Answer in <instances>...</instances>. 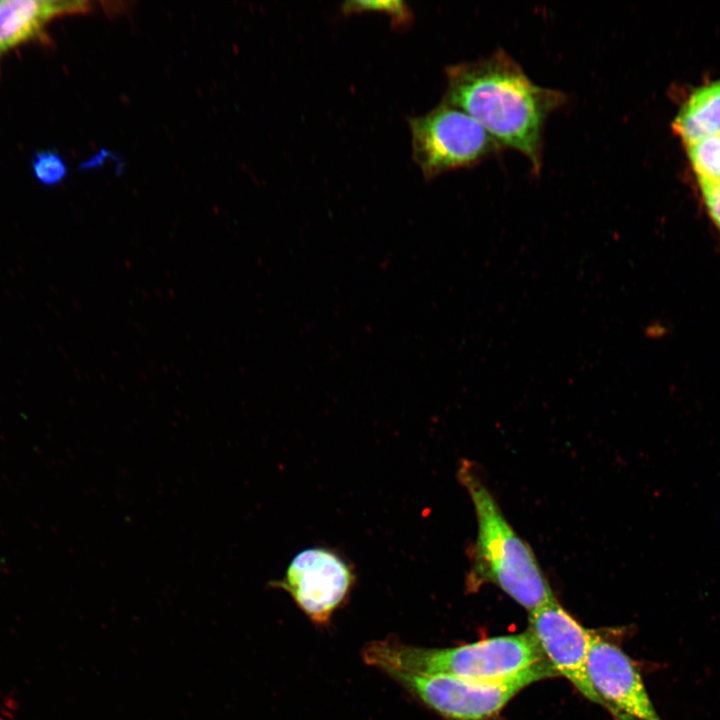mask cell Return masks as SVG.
I'll use <instances>...</instances> for the list:
<instances>
[{
	"label": "cell",
	"mask_w": 720,
	"mask_h": 720,
	"mask_svg": "<svg viewBox=\"0 0 720 720\" xmlns=\"http://www.w3.org/2000/svg\"><path fill=\"white\" fill-rule=\"evenodd\" d=\"M443 101L474 118L501 146L522 153L538 174L549 115L566 103L562 91L534 83L504 50L446 68Z\"/></svg>",
	"instance_id": "cell-1"
},
{
	"label": "cell",
	"mask_w": 720,
	"mask_h": 720,
	"mask_svg": "<svg viewBox=\"0 0 720 720\" xmlns=\"http://www.w3.org/2000/svg\"><path fill=\"white\" fill-rule=\"evenodd\" d=\"M457 478L477 521L468 585L494 584L529 613L555 600L532 549L509 524L471 462L459 465Z\"/></svg>",
	"instance_id": "cell-2"
},
{
	"label": "cell",
	"mask_w": 720,
	"mask_h": 720,
	"mask_svg": "<svg viewBox=\"0 0 720 720\" xmlns=\"http://www.w3.org/2000/svg\"><path fill=\"white\" fill-rule=\"evenodd\" d=\"M362 658L383 672L446 674L475 681L502 680L546 659L531 631L449 648L378 640L364 647Z\"/></svg>",
	"instance_id": "cell-3"
},
{
	"label": "cell",
	"mask_w": 720,
	"mask_h": 720,
	"mask_svg": "<svg viewBox=\"0 0 720 720\" xmlns=\"http://www.w3.org/2000/svg\"><path fill=\"white\" fill-rule=\"evenodd\" d=\"M410 695L447 720H485L497 714L521 689L554 677L545 659L508 678L475 681L446 674L384 672Z\"/></svg>",
	"instance_id": "cell-4"
},
{
	"label": "cell",
	"mask_w": 720,
	"mask_h": 720,
	"mask_svg": "<svg viewBox=\"0 0 720 720\" xmlns=\"http://www.w3.org/2000/svg\"><path fill=\"white\" fill-rule=\"evenodd\" d=\"M408 123L413 159L426 179L473 166L502 148L469 114L444 102Z\"/></svg>",
	"instance_id": "cell-5"
},
{
	"label": "cell",
	"mask_w": 720,
	"mask_h": 720,
	"mask_svg": "<svg viewBox=\"0 0 720 720\" xmlns=\"http://www.w3.org/2000/svg\"><path fill=\"white\" fill-rule=\"evenodd\" d=\"M355 583L351 564L326 547L308 548L289 563L282 579L269 582L287 592L315 625H326L347 600Z\"/></svg>",
	"instance_id": "cell-6"
},
{
	"label": "cell",
	"mask_w": 720,
	"mask_h": 720,
	"mask_svg": "<svg viewBox=\"0 0 720 720\" xmlns=\"http://www.w3.org/2000/svg\"><path fill=\"white\" fill-rule=\"evenodd\" d=\"M588 671L604 707L620 720H661L630 658L616 645L591 633Z\"/></svg>",
	"instance_id": "cell-7"
},
{
	"label": "cell",
	"mask_w": 720,
	"mask_h": 720,
	"mask_svg": "<svg viewBox=\"0 0 720 720\" xmlns=\"http://www.w3.org/2000/svg\"><path fill=\"white\" fill-rule=\"evenodd\" d=\"M530 631L557 674L566 677L586 698L604 703L589 677L591 632L583 628L555 600L529 613Z\"/></svg>",
	"instance_id": "cell-8"
},
{
	"label": "cell",
	"mask_w": 720,
	"mask_h": 720,
	"mask_svg": "<svg viewBox=\"0 0 720 720\" xmlns=\"http://www.w3.org/2000/svg\"><path fill=\"white\" fill-rule=\"evenodd\" d=\"M89 8L87 1H0V55L37 36L53 18L84 13Z\"/></svg>",
	"instance_id": "cell-9"
},
{
	"label": "cell",
	"mask_w": 720,
	"mask_h": 720,
	"mask_svg": "<svg viewBox=\"0 0 720 720\" xmlns=\"http://www.w3.org/2000/svg\"><path fill=\"white\" fill-rule=\"evenodd\" d=\"M687 144L720 134V80L696 89L672 123Z\"/></svg>",
	"instance_id": "cell-10"
},
{
	"label": "cell",
	"mask_w": 720,
	"mask_h": 720,
	"mask_svg": "<svg viewBox=\"0 0 720 720\" xmlns=\"http://www.w3.org/2000/svg\"><path fill=\"white\" fill-rule=\"evenodd\" d=\"M688 156L698 180H720V134L687 145Z\"/></svg>",
	"instance_id": "cell-11"
},
{
	"label": "cell",
	"mask_w": 720,
	"mask_h": 720,
	"mask_svg": "<svg viewBox=\"0 0 720 720\" xmlns=\"http://www.w3.org/2000/svg\"><path fill=\"white\" fill-rule=\"evenodd\" d=\"M34 177L44 185H56L67 175V166L63 158L53 151L37 152L32 159Z\"/></svg>",
	"instance_id": "cell-12"
},
{
	"label": "cell",
	"mask_w": 720,
	"mask_h": 720,
	"mask_svg": "<svg viewBox=\"0 0 720 720\" xmlns=\"http://www.w3.org/2000/svg\"><path fill=\"white\" fill-rule=\"evenodd\" d=\"M342 10L345 13L360 12L364 10H376L389 13L394 24H406L411 17L410 10L402 1H355L347 2L343 5Z\"/></svg>",
	"instance_id": "cell-13"
},
{
	"label": "cell",
	"mask_w": 720,
	"mask_h": 720,
	"mask_svg": "<svg viewBox=\"0 0 720 720\" xmlns=\"http://www.w3.org/2000/svg\"><path fill=\"white\" fill-rule=\"evenodd\" d=\"M699 183L707 211L720 230V180H699Z\"/></svg>",
	"instance_id": "cell-14"
}]
</instances>
